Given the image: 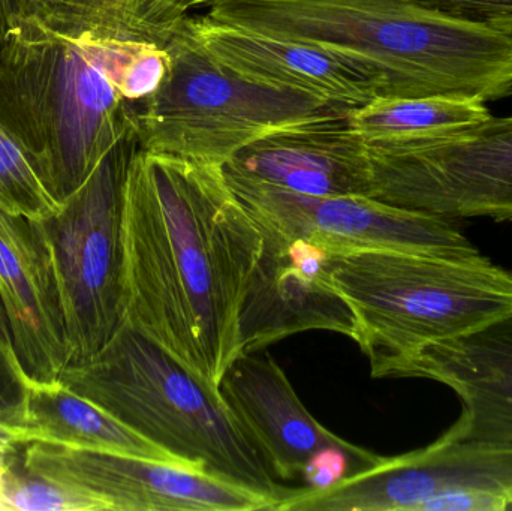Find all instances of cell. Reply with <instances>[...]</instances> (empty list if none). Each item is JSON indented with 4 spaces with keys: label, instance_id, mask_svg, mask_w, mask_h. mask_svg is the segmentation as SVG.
<instances>
[{
    "label": "cell",
    "instance_id": "5bb4252c",
    "mask_svg": "<svg viewBox=\"0 0 512 511\" xmlns=\"http://www.w3.org/2000/svg\"><path fill=\"white\" fill-rule=\"evenodd\" d=\"M183 29L210 56L256 83L351 110L382 96L381 81L369 69L318 45L264 35L207 14L189 15Z\"/></svg>",
    "mask_w": 512,
    "mask_h": 511
},
{
    "label": "cell",
    "instance_id": "83f0119b",
    "mask_svg": "<svg viewBox=\"0 0 512 511\" xmlns=\"http://www.w3.org/2000/svg\"><path fill=\"white\" fill-rule=\"evenodd\" d=\"M3 467H5V459H0V510H3V504H2V474H3Z\"/></svg>",
    "mask_w": 512,
    "mask_h": 511
},
{
    "label": "cell",
    "instance_id": "8fae6325",
    "mask_svg": "<svg viewBox=\"0 0 512 511\" xmlns=\"http://www.w3.org/2000/svg\"><path fill=\"white\" fill-rule=\"evenodd\" d=\"M29 473L77 489L105 511L273 510V501L203 471L122 453L29 443Z\"/></svg>",
    "mask_w": 512,
    "mask_h": 511
},
{
    "label": "cell",
    "instance_id": "9c48e42d",
    "mask_svg": "<svg viewBox=\"0 0 512 511\" xmlns=\"http://www.w3.org/2000/svg\"><path fill=\"white\" fill-rule=\"evenodd\" d=\"M225 179L256 221L289 239L306 240L336 254L402 251L450 258L481 255L453 219L363 195L312 197L234 177Z\"/></svg>",
    "mask_w": 512,
    "mask_h": 511
},
{
    "label": "cell",
    "instance_id": "ffe728a7",
    "mask_svg": "<svg viewBox=\"0 0 512 511\" xmlns=\"http://www.w3.org/2000/svg\"><path fill=\"white\" fill-rule=\"evenodd\" d=\"M0 207L14 215L39 219L53 215L59 204L36 173L21 144L0 125Z\"/></svg>",
    "mask_w": 512,
    "mask_h": 511
},
{
    "label": "cell",
    "instance_id": "cb8c5ba5",
    "mask_svg": "<svg viewBox=\"0 0 512 511\" xmlns=\"http://www.w3.org/2000/svg\"><path fill=\"white\" fill-rule=\"evenodd\" d=\"M445 17L512 38V0H411Z\"/></svg>",
    "mask_w": 512,
    "mask_h": 511
},
{
    "label": "cell",
    "instance_id": "7402d4cb",
    "mask_svg": "<svg viewBox=\"0 0 512 511\" xmlns=\"http://www.w3.org/2000/svg\"><path fill=\"white\" fill-rule=\"evenodd\" d=\"M26 392L27 378L14 351L0 341V459L24 446L20 428Z\"/></svg>",
    "mask_w": 512,
    "mask_h": 511
},
{
    "label": "cell",
    "instance_id": "52a82bcc",
    "mask_svg": "<svg viewBox=\"0 0 512 511\" xmlns=\"http://www.w3.org/2000/svg\"><path fill=\"white\" fill-rule=\"evenodd\" d=\"M138 149L135 126L53 215L39 219L59 284L68 366L92 359L128 315L123 212L129 164Z\"/></svg>",
    "mask_w": 512,
    "mask_h": 511
},
{
    "label": "cell",
    "instance_id": "7c38bea8",
    "mask_svg": "<svg viewBox=\"0 0 512 511\" xmlns=\"http://www.w3.org/2000/svg\"><path fill=\"white\" fill-rule=\"evenodd\" d=\"M255 222L262 249L240 311V354L312 330L357 342V317L331 278L334 252Z\"/></svg>",
    "mask_w": 512,
    "mask_h": 511
},
{
    "label": "cell",
    "instance_id": "ba28073f",
    "mask_svg": "<svg viewBox=\"0 0 512 511\" xmlns=\"http://www.w3.org/2000/svg\"><path fill=\"white\" fill-rule=\"evenodd\" d=\"M370 197L441 218L512 221V116L397 143H367Z\"/></svg>",
    "mask_w": 512,
    "mask_h": 511
},
{
    "label": "cell",
    "instance_id": "9a60e30c",
    "mask_svg": "<svg viewBox=\"0 0 512 511\" xmlns=\"http://www.w3.org/2000/svg\"><path fill=\"white\" fill-rule=\"evenodd\" d=\"M219 392L274 477L303 476L312 459L328 449L346 450L364 468L382 458L322 426L271 354H240L225 371Z\"/></svg>",
    "mask_w": 512,
    "mask_h": 511
},
{
    "label": "cell",
    "instance_id": "3957f363",
    "mask_svg": "<svg viewBox=\"0 0 512 511\" xmlns=\"http://www.w3.org/2000/svg\"><path fill=\"white\" fill-rule=\"evenodd\" d=\"M215 20L318 45L369 69L385 98L512 96V38L411 0H210Z\"/></svg>",
    "mask_w": 512,
    "mask_h": 511
},
{
    "label": "cell",
    "instance_id": "2e32d148",
    "mask_svg": "<svg viewBox=\"0 0 512 511\" xmlns=\"http://www.w3.org/2000/svg\"><path fill=\"white\" fill-rule=\"evenodd\" d=\"M0 299L27 383L59 380L68 341L50 248L36 219L0 207Z\"/></svg>",
    "mask_w": 512,
    "mask_h": 511
},
{
    "label": "cell",
    "instance_id": "7a4b0ae2",
    "mask_svg": "<svg viewBox=\"0 0 512 511\" xmlns=\"http://www.w3.org/2000/svg\"><path fill=\"white\" fill-rule=\"evenodd\" d=\"M149 41L120 0H27L15 18L0 57V125L59 206L137 126L120 81Z\"/></svg>",
    "mask_w": 512,
    "mask_h": 511
},
{
    "label": "cell",
    "instance_id": "ac0fdd59",
    "mask_svg": "<svg viewBox=\"0 0 512 511\" xmlns=\"http://www.w3.org/2000/svg\"><path fill=\"white\" fill-rule=\"evenodd\" d=\"M20 434L24 446L54 444L183 465L60 380L27 383Z\"/></svg>",
    "mask_w": 512,
    "mask_h": 511
},
{
    "label": "cell",
    "instance_id": "30bf717a",
    "mask_svg": "<svg viewBox=\"0 0 512 511\" xmlns=\"http://www.w3.org/2000/svg\"><path fill=\"white\" fill-rule=\"evenodd\" d=\"M512 492V446L439 438L424 449L381 458L325 489H292L274 511H420L442 495Z\"/></svg>",
    "mask_w": 512,
    "mask_h": 511
},
{
    "label": "cell",
    "instance_id": "d6986e66",
    "mask_svg": "<svg viewBox=\"0 0 512 511\" xmlns=\"http://www.w3.org/2000/svg\"><path fill=\"white\" fill-rule=\"evenodd\" d=\"M492 117L486 102L457 96L379 98L352 108L348 119L366 143H397L471 128Z\"/></svg>",
    "mask_w": 512,
    "mask_h": 511
},
{
    "label": "cell",
    "instance_id": "5b68a950",
    "mask_svg": "<svg viewBox=\"0 0 512 511\" xmlns=\"http://www.w3.org/2000/svg\"><path fill=\"white\" fill-rule=\"evenodd\" d=\"M331 278L357 317V344L375 378L426 345L512 311V272L483 255L334 252Z\"/></svg>",
    "mask_w": 512,
    "mask_h": 511
},
{
    "label": "cell",
    "instance_id": "4316f807",
    "mask_svg": "<svg viewBox=\"0 0 512 511\" xmlns=\"http://www.w3.org/2000/svg\"><path fill=\"white\" fill-rule=\"evenodd\" d=\"M0 341L3 345L12 350L11 333H9L8 317H6L5 308H3L2 299H0ZM14 351V350H12Z\"/></svg>",
    "mask_w": 512,
    "mask_h": 511
},
{
    "label": "cell",
    "instance_id": "484cf974",
    "mask_svg": "<svg viewBox=\"0 0 512 511\" xmlns=\"http://www.w3.org/2000/svg\"><path fill=\"white\" fill-rule=\"evenodd\" d=\"M27 0H0V57L5 50L9 32L15 18L20 14L21 9L26 5Z\"/></svg>",
    "mask_w": 512,
    "mask_h": 511
},
{
    "label": "cell",
    "instance_id": "f1b7e54d",
    "mask_svg": "<svg viewBox=\"0 0 512 511\" xmlns=\"http://www.w3.org/2000/svg\"><path fill=\"white\" fill-rule=\"evenodd\" d=\"M508 509H512V492L510 494V506H508Z\"/></svg>",
    "mask_w": 512,
    "mask_h": 511
},
{
    "label": "cell",
    "instance_id": "277c9868",
    "mask_svg": "<svg viewBox=\"0 0 512 511\" xmlns=\"http://www.w3.org/2000/svg\"><path fill=\"white\" fill-rule=\"evenodd\" d=\"M59 380L186 467L249 489L274 507L292 492L274 480L218 387L128 320Z\"/></svg>",
    "mask_w": 512,
    "mask_h": 511
},
{
    "label": "cell",
    "instance_id": "e0dca14e",
    "mask_svg": "<svg viewBox=\"0 0 512 511\" xmlns=\"http://www.w3.org/2000/svg\"><path fill=\"white\" fill-rule=\"evenodd\" d=\"M348 114L271 132L239 150L222 170L234 179L312 197H370L367 143Z\"/></svg>",
    "mask_w": 512,
    "mask_h": 511
},
{
    "label": "cell",
    "instance_id": "4fadbf2b",
    "mask_svg": "<svg viewBox=\"0 0 512 511\" xmlns=\"http://www.w3.org/2000/svg\"><path fill=\"white\" fill-rule=\"evenodd\" d=\"M385 378H424L457 393L462 416L444 440L512 446V311L426 345L391 366Z\"/></svg>",
    "mask_w": 512,
    "mask_h": 511
},
{
    "label": "cell",
    "instance_id": "8992f818",
    "mask_svg": "<svg viewBox=\"0 0 512 511\" xmlns=\"http://www.w3.org/2000/svg\"><path fill=\"white\" fill-rule=\"evenodd\" d=\"M167 75L135 110L138 144L156 155L222 165L259 138L351 108L248 80L180 27L165 44Z\"/></svg>",
    "mask_w": 512,
    "mask_h": 511
},
{
    "label": "cell",
    "instance_id": "44dd1931",
    "mask_svg": "<svg viewBox=\"0 0 512 511\" xmlns=\"http://www.w3.org/2000/svg\"><path fill=\"white\" fill-rule=\"evenodd\" d=\"M17 450L5 458L2 474L3 510L105 511L95 498L29 473L18 459Z\"/></svg>",
    "mask_w": 512,
    "mask_h": 511
},
{
    "label": "cell",
    "instance_id": "603a6c76",
    "mask_svg": "<svg viewBox=\"0 0 512 511\" xmlns=\"http://www.w3.org/2000/svg\"><path fill=\"white\" fill-rule=\"evenodd\" d=\"M210 0H120L129 23L141 33L164 45L195 9H204Z\"/></svg>",
    "mask_w": 512,
    "mask_h": 511
},
{
    "label": "cell",
    "instance_id": "6da1fadb",
    "mask_svg": "<svg viewBox=\"0 0 512 511\" xmlns=\"http://www.w3.org/2000/svg\"><path fill=\"white\" fill-rule=\"evenodd\" d=\"M126 320L218 387L262 234L219 165L138 149L125 186Z\"/></svg>",
    "mask_w": 512,
    "mask_h": 511
},
{
    "label": "cell",
    "instance_id": "d4e9b609",
    "mask_svg": "<svg viewBox=\"0 0 512 511\" xmlns=\"http://www.w3.org/2000/svg\"><path fill=\"white\" fill-rule=\"evenodd\" d=\"M361 470L366 468L351 453L342 449H328L312 459L301 479L307 489H325Z\"/></svg>",
    "mask_w": 512,
    "mask_h": 511
}]
</instances>
